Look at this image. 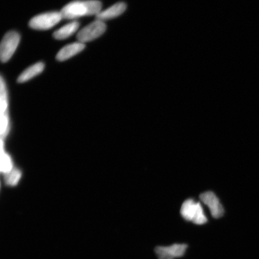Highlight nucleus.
I'll list each match as a JSON object with an SVG mask.
<instances>
[{"mask_svg":"<svg viewBox=\"0 0 259 259\" xmlns=\"http://www.w3.org/2000/svg\"><path fill=\"white\" fill-rule=\"evenodd\" d=\"M102 8V3L99 0H77L65 6L60 12L63 19H73L84 16L97 15Z\"/></svg>","mask_w":259,"mask_h":259,"instance_id":"nucleus-1","label":"nucleus"},{"mask_svg":"<svg viewBox=\"0 0 259 259\" xmlns=\"http://www.w3.org/2000/svg\"><path fill=\"white\" fill-rule=\"evenodd\" d=\"M181 214L186 221L197 225H205L208 222L201 204L193 199H188L183 203Z\"/></svg>","mask_w":259,"mask_h":259,"instance_id":"nucleus-2","label":"nucleus"},{"mask_svg":"<svg viewBox=\"0 0 259 259\" xmlns=\"http://www.w3.org/2000/svg\"><path fill=\"white\" fill-rule=\"evenodd\" d=\"M63 19L60 12L45 13L32 18L29 22V26L34 30H49L59 23Z\"/></svg>","mask_w":259,"mask_h":259,"instance_id":"nucleus-3","label":"nucleus"},{"mask_svg":"<svg viewBox=\"0 0 259 259\" xmlns=\"http://www.w3.org/2000/svg\"><path fill=\"white\" fill-rule=\"evenodd\" d=\"M20 34L18 32L11 31L5 35L0 47V58L3 63L11 59L20 42Z\"/></svg>","mask_w":259,"mask_h":259,"instance_id":"nucleus-4","label":"nucleus"},{"mask_svg":"<svg viewBox=\"0 0 259 259\" xmlns=\"http://www.w3.org/2000/svg\"><path fill=\"white\" fill-rule=\"evenodd\" d=\"M106 30V25L105 22L96 19L80 30L76 37L79 42L85 44L99 37Z\"/></svg>","mask_w":259,"mask_h":259,"instance_id":"nucleus-5","label":"nucleus"},{"mask_svg":"<svg viewBox=\"0 0 259 259\" xmlns=\"http://www.w3.org/2000/svg\"><path fill=\"white\" fill-rule=\"evenodd\" d=\"M2 171L5 174L6 182L9 185L14 186L20 179L21 174L18 170L13 167V165L9 155L3 149V142L1 143Z\"/></svg>","mask_w":259,"mask_h":259,"instance_id":"nucleus-6","label":"nucleus"},{"mask_svg":"<svg viewBox=\"0 0 259 259\" xmlns=\"http://www.w3.org/2000/svg\"><path fill=\"white\" fill-rule=\"evenodd\" d=\"M187 248L186 244H175L168 247L158 246L155 248V252L158 259H175L183 257Z\"/></svg>","mask_w":259,"mask_h":259,"instance_id":"nucleus-7","label":"nucleus"},{"mask_svg":"<svg viewBox=\"0 0 259 259\" xmlns=\"http://www.w3.org/2000/svg\"><path fill=\"white\" fill-rule=\"evenodd\" d=\"M200 199L208 207L213 218L220 219L225 214V209L215 194L212 192H207L200 194Z\"/></svg>","mask_w":259,"mask_h":259,"instance_id":"nucleus-8","label":"nucleus"},{"mask_svg":"<svg viewBox=\"0 0 259 259\" xmlns=\"http://www.w3.org/2000/svg\"><path fill=\"white\" fill-rule=\"evenodd\" d=\"M1 136L2 141L6 138L9 132L8 113V91L4 79L1 76Z\"/></svg>","mask_w":259,"mask_h":259,"instance_id":"nucleus-9","label":"nucleus"},{"mask_svg":"<svg viewBox=\"0 0 259 259\" xmlns=\"http://www.w3.org/2000/svg\"><path fill=\"white\" fill-rule=\"evenodd\" d=\"M127 6L124 2H119L113 5L111 7L101 11L96 15V19L103 21L108 20L120 16L127 9Z\"/></svg>","mask_w":259,"mask_h":259,"instance_id":"nucleus-10","label":"nucleus"},{"mask_svg":"<svg viewBox=\"0 0 259 259\" xmlns=\"http://www.w3.org/2000/svg\"><path fill=\"white\" fill-rule=\"evenodd\" d=\"M85 48V45L79 41L66 45L58 52L56 59L59 61H66L80 53Z\"/></svg>","mask_w":259,"mask_h":259,"instance_id":"nucleus-11","label":"nucleus"},{"mask_svg":"<svg viewBox=\"0 0 259 259\" xmlns=\"http://www.w3.org/2000/svg\"><path fill=\"white\" fill-rule=\"evenodd\" d=\"M45 69V64L42 62H38L27 68L19 76L17 79L18 83H24L28 80L33 78L38 74L43 72Z\"/></svg>","mask_w":259,"mask_h":259,"instance_id":"nucleus-12","label":"nucleus"},{"mask_svg":"<svg viewBox=\"0 0 259 259\" xmlns=\"http://www.w3.org/2000/svg\"><path fill=\"white\" fill-rule=\"evenodd\" d=\"M79 23L77 21H73L63 26L55 31L53 37L57 40H64L69 37L78 30Z\"/></svg>","mask_w":259,"mask_h":259,"instance_id":"nucleus-13","label":"nucleus"}]
</instances>
